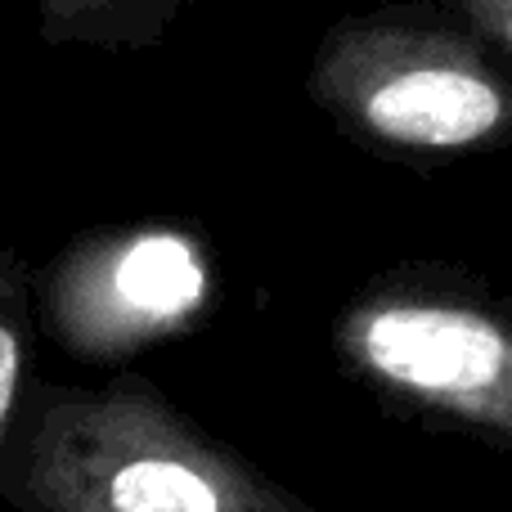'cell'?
I'll return each mask as SVG.
<instances>
[{
  "mask_svg": "<svg viewBox=\"0 0 512 512\" xmlns=\"http://www.w3.org/2000/svg\"><path fill=\"white\" fill-rule=\"evenodd\" d=\"M0 499L14 512H315L140 373L32 391Z\"/></svg>",
  "mask_w": 512,
  "mask_h": 512,
  "instance_id": "cell-1",
  "label": "cell"
},
{
  "mask_svg": "<svg viewBox=\"0 0 512 512\" xmlns=\"http://www.w3.org/2000/svg\"><path fill=\"white\" fill-rule=\"evenodd\" d=\"M306 95L355 144L396 158H468L512 144V72L445 9L337 18L310 54Z\"/></svg>",
  "mask_w": 512,
  "mask_h": 512,
  "instance_id": "cell-2",
  "label": "cell"
},
{
  "mask_svg": "<svg viewBox=\"0 0 512 512\" xmlns=\"http://www.w3.org/2000/svg\"><path fill=\"white\" fill-rule=\"evenodd\" d=\"M333 355L391 409L512 450V297L477 274H373L337 315Z\"/></svg>",
  "mask_w": 512,
  "mask_h": 512,
  "instance_id": "cell-3",
  "label": "cell"
},
{
  "mask_svg": "<svg viewBox=\"0 0 512 512\" xmlns=\"http://www.w3.org/2000/svg\"><path fill=\"white\" fill-rule=\"evenodd\" d=\"M36 292L45 333L63 351L117 364L203 324L216 306V261L180 225H108L77 234Z\"/></svg>",
  "mask_w": 512,
  "mask_h": 512,
  "instance_id": "cell-4",
  "label": "cell"
},
{
  "mask_svg": "<svg viewBox=\"0 0 512 512\" xmlns=\"http://www.w3.org/2000/svg\"><path fill=\"white\" fill-rule=\"evenodd\" d=\"M194 0H36V27L59 50H149Z\"/></svg>",
  "mask_w": 512,
  "mask_h": 512,
  "instance_id": "cell-5",
  "label": "cell"
},
{
  "mask_svg": "<svg viewBox=\"0 0 512 512\" xmlns=\"http://www.w3.org/2000/svg\"><path fill=\"white\" fill-rule=\"evenodd\" d=\"M23 364H27V306H0V472L23 409Z\"/></svg>",
  "mask_w": 512,
  "mask_h": 512,
  "instance_id": "cell-6",
  "label": "cell"
},
{
  "mask_svg": "<svg viewBox=\"0 0 512 512\" xmlns=\"http://www.w3.org/2000/svg\"><path fill=\"white\" fill-rule=\"evenodd\" d=\"M436 5L468 23L495 54L512 59V0H436Z\"/></svg>",
  "mask_w": 512,
  "mask_h": 512,
  "instance_id": "cell-7",
  "label": "cell"
},
{
  "mask_svg": "<svg viewBox=\"0 0 512 512\" xmlns=\"http://www.w3.org/2000/svg\"><path fill=\"white\" fill-rule=\"evenodd\" d=\"M0 306H27V265L0 239Z\"/></svg>",
  "mask_w": 512,
  "mask_h": 512,
  "instance_id": "cell-8",
  "label": "cell"
}]
</instances>
